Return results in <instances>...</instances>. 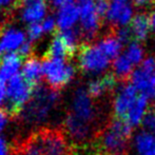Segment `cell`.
<instances>
[{
    "instance_id": "8",
    "label": "cell",
    "mask_w": 155,
    "mask_h": 155,
    "mask_svg": "<svg viewBox=\"0 0 155 155\" xmlns=\"http://www.w3.org/2000/svg\"><path fill=\"white\" fill-rule=\"evenodd\" d=\"M155 71V59L149 57L145 59L139 68L134 70L131 75V82L139 93L145 94L149 98L154 96L155 89L152 87L151 79Z\"/></svg>"
},
{
    "instance_id": "5",
    "label": "cell",
    "mask_w": 155,
    "mask_h": 155,
    "mask_svg": "<svg viewBox=\"0 0 155 155\" xmlns=\"http://www.w3.org/2000/svg\"><path fill=\"white\" fill-rule=\"evenodd\" d=\"M43 78L53 90L67 86L74 78L75 68L65 59L47 57L42 61Z\"/></svg>"
},
{
    "instance_id": "6",
    "label": "cell",
    "mask_w": 155,
    "mask_h": 155,
    "mask_svg": "<svg viewBox=\"0 0 155 155\" xmlns=\"http://www.w3.org/2000/svg\"><path fill=\"white\" fill-rule=\"evenodd\" d=\"M33 100L29 102L27 108V117L30 120H41L47 117L50 110L55 106L58 100V93L56 90H47L43 88H35Z\"/></svg>"
},
{
    "instance_id": "3",
    "label": "cell",
    "mask_w": 155,
    "mask_h": 155,
    "mask_svg": "<svg viewBox=\"0 0 155 155\" xmlns=\"http://www.w3.org/2000/svg\"><path fill=\"white\" fill-rule=\"evenodd\" d=\"M35 92V88L30 84L21 74H18L6 84V107L12 114L20 112L29 104Z\"/></svg>"
},
{
    "instance_id": "19",
    "label": "cell",
    "mask_w": 155,
    "mask_h": 155,
    "mask_svg": "<svg viewBox=\"0 0 155 155\" xmlns=\"http://www.w3.org/2000/svg\"><path fill=\"white\" fill-rule=\"evenodd\" d=\"M151 28L152 25L150 17L146 14H138L131 21L130 30L132 32V36L136 40L143 41L147 39Z\"/></svg>"
},
{
    "instance_id": "41",
    "label": "cell",
    "mask_w": 155,
    "mask_h": 155,
    "mask_svg": "<svg viewBox=\"0 0 155 155\" xmlns=\"http://www.w3.org/2000/svg\"><path fill=\"white\" fill-rule=\"evenodd\" d=\"M151 1H153V0H151Z\"/></svg>"
},
{
    "instance_id": "24",
    "label": "cell",
    "mask_w": 155,
    "mask_h": 155,
    "mask_svg": "<svg viewBox=\"0 0 155 155\" xmlns=\"http://www.w3.org/2000/svg\"><path fill=\"white\" fill-rule=\"evenodd\" d=\"M78 31L77 30H67V31H60L58 36L60 37V39L63 41V43L65 45V47L68 48L71 56L74 55V53L77 50V45H78Z\"/></svg>"
},
{
    "instance_id": "21",
    "label": "cell",
    "mask_w": 155,
    "mask_h": 155,
    "mask_svg": "<svg viewBox=\"0 0 155 155\" xmlns=\"http://www.w3.org/2000/svg\"><path fill=\"white\" fill-rule=\"evenodd\" d=\"M97 47L101 50V52L109 58V59H116L120 56L121 51V42L118 40L116 35L107 36L98 42Z\"/></svg>"
},
{
    "instance_id": "22",
    "label": "cell",
    "mask_w": 155,
    "mask_h": 155,
    "mask_svg": "<svg viewBox=\"0 0 155 155\" xmlns=\"http://www.w3.org/2000/svg\"><path fill=\"white\" fill-rule=\"evenodd\" d=\"M133 68H134V64L124 54L117 57L113 62V70L115 73L114 75L120 79H126L127 77L132 75Z\"/></svg>"
},
{
    "instance_id": "10",
    "label": "cell",
    "mask_w": 155,
    "mask_h": 155,
    "mask_svg": "<svg viewBox=\"0 0 155 155\" xmlns=\"http://www.w3.org/2000/svg\"><path fill=\"white\" fill-rule=\"evenodd\" d=\"M139 94L140 93L138 90L132 84H126L117 92L113 104V110L116 119L124 120L128 113L136 102Z\"/></svg>"
},
{
    "instance_id": "33",
    "label": "cell",
    "mask_w": 155,
    "mask_h": 155,
    "mask_svg": "<svg viewBox=\"0 0 155 155\" xmlns=\"http://www.w3.org/2000/svg\"><path fill=\"white\" fill-rule=\"evenodd\" d=\"M6 100V84L0 82V106Z\"/></svg>"
},
{
    "instance_id": "26",
    "label": "cell",
    "mask_w": 155,
    "mask_h": 155,
    "mask_svg": "<svg viewBox=\"0 0 155 155\" xmlns=\"http://www.w3.org/2000/svg\"><path fill=\"white\" fill-rule=\"evenodd\" d=\"M27 39L31 42H35L38 39H40L42 37V35L45 34L42 29L41 23H33V25H29L27 28Z\"/></svg>"
},
{
    "instance_id": "23",
    "label": "cell",
    "mask_w": 155,
    "mask_h": 155,
    "mask_svg": "<svg viewBox=\"0 0 155 155\" xmlns=\"http://www.w3.org/2000/svg\"><path fill=\"white\" fill-rule=\"evenodd\" d=\"M48 57L58 58V59H67L68 57H71L69 50L58 36V34L52 39L50 43L49 50H48Z\"/></svg>"
},
{
    "instance_id": "18",
    "label": "cell",
    "mask_w": 155,
    "mask_h": 155,
    "mask_svg": "<svg viewBox=\"0 0 155 155\" xmlns=\"http://www.w3.org/2000/svg\"><path fill=\"white\" fill-rule=\"evenodd\" d=\"M115 86H116V76L113 74H106L101 77L92 80L89 84L87 91L92 98H97L108 91L113 90Z\"/></svg>"
},
{
    "instance_id": "30",
    "label": "cell",
    "mask_w": 155,
    "mask_h": 155,
    "mask_svg": "<svg viewBox=\"0 0 155 155\" xmlns=\"http://www.w3.org/2000/svg\"><path fill=\"white\" fill-rule=\"evenodd\" d=\"M32 52H33V43L29 40L25 41V42L20 47V49L18 50V54L22 58L31 57Z\"/></svg>"
},
{
    "instance_id": "31",
    "label": "cell",
    "mask_w": 155,
    "mask_h": 155,
    "mask_svg": "<svg viewBox=\"0 0 155 155\" xmlns=\"http://www.w3.org/2000/svg\"><path fill=\"white\" fill-rule=\"evenodd\" d=\"M51 5L55 6V8H61V6L65 5V4H69V3H72L73 0H48Z\"/></svg>"
},
{
    "instance_id": "11",
    "label": "cell",
    "mask_w": 155,
    "mask_h": 155,
    "mask_svg": "<svg viewBox=\"0 0 155 155\" xmlns=\"http://www.w3.org/2000/svg\"><path fill=\"white\" fill-rule=\"evenodd\" d=\"M48 15V0H21L19 17L29 25L40 23Z\"/></svg>"
},
{
    "instance_id": "27",
    "label": "cell",
    "mask_w": 155,
    "mask_h": 155,
    "mask_svg": "<svg viewBox=\"0 0 155 155\" xmlns=\"http://www.w3.org/2000/svg\"><path fill=\"white\" fill-rule=\"evenodd\" d=\"M94 5H95V10L100 18L106 17L110 10L111 0H96L94 2Z\"/></svg>"
},
{
    "instance_id": "7",
    "label": "cell",
    "mask_w": 155,
    "mask_h": 155,
    "mask_svg": "<svg viewBox=\"0 0 155 155\" xmlns=\"http://www.w3.org/2000/svg\"><path fill=\"white\" fill-rule=\"evenodd\" d=\"M109 58L96 45H82L78 54V63L84 73L97 74L109 67Z\"/></svg>"
},
{
    "instance_id": "20",
    "label": "cell",
    "mask_w": 155,
    "mask_h": 155,
    "mask_svg": "<svg viewBox=\"0 0 155 155\" xmlns=\"http://www.w3.org/2000/svg\"><path fill=\"white\" fill-rule=\"evenodd\" d=\"M134 146L138 155H155V134L141 132L136 135Z\"/></svg>"
},
{
    "instance_id": "17",
    "label": "cell",
    "mask_w": 155,
    "mask_h": 155,
    "mask_svg": "<svg viewBox=\"0 0 155 155\" xmlns=\"http://www.w3.org/2000/svg\"><path fill=\"white\" fill-rule=\"evenodd\" d=\"M148 104H149V97L145 94H139L136 102L130 110L128 115L126 116L124 121H126L131 127H136L141 124L145 119L146 115L148 113Z\"/></svg>"
},
{
    "instance_id": "29",
    "label": "cell",
    "mask_w": 155,
    "mask_h": 155,
    "mask_svg": "<svg viewBox=\"0 0 155 155\" xmlns=\"http://www.w3.org/2000/svg\"><path fill=\"white\" fill-rule=\"evenodd\" d=\"M116 37L118 38V40L121 42V45H124V43H127L129 42V40L131 39V37H132V32H131L130 29H127V28H120V29H118V31H117L116 34Z\"/></svg>"
},
{
    "instance_id": "4",
    "label": "cell",
    "mask_w": 155,
    "mask_h": 155,
    "mask_svg": "<svg viewBox=\"0 0 155 155\" xmlns=\"http://www.w3.org/2000/svg\"><path fill=\"white\" fill-rule=\"evenodd\" d=\"M132 133V127L120 119H114L102 133L100 143L109 155H119L128 143Z\"/></svg>"
},
{
    "instance_id": "36",
    "label": "cell",
    "mask_w": 155,
    "mask_h": 155,
    "mask_svg": "<svg viewBox=\"0 0 155 155\" xmlns=\"http://www.w3.org/2000/svg\"><path fill=\"white\" fill-rule=\"evenodd\" d=\"M135 5H138V6H141V5H145V4L149 3L151 2V0H133Z\"/></svg>"
},
{
    "instance_id": "38",
    "label": "cell",
    "mask_w": 155,
    "mask_h": 155,
    "mask_svg": "<svg viewBox=\"0 0 155 155\" xmlns=\"http://www.w3.org/2000/svg\"><path fill=\"white\" fill-rule=\"evenodd\" d=\"M151 84H152V87L155 89V71L153 73V75H152V79H151Z\"/></svg>"
},
{
    "instance_id": "40",
    "label": "cell",
    "mask_w": 155,
    "mask_h": 155,
    "mask_svg": "<svg viewBox=\"0 0 155 155\" xmlns=\"http://www.w3.org/2000/svg\"><path fill=\"white\" fill-rule=\"evenodd\" d=\"M153 112H154V115H155V110H154V111H153Z\"/></svg>"
},
{
    "instance_id": "9",
    "label": "cell",
    "mask_w": 155,
    "mask_h": 155,
    "mask_svg": "<svg viewBox=\"0 0 155 155\" xmlns=\"http://www.w3.org/2000/svg\"><path fill=\"white\" fill-rule=\"evenodd\" d=\"M80 12V28L84 35L88 39H92L99 30L100 17L95 10L92 0H78Z\"/></svg>"
},
{
    "instance_id": "28",
    "label": "cell",
    "mask_w": 155,
    "mask_h": 155,
    "mask_svg": "<svg viewBox=\"0 0 155 155\" xmlns=\"http://www.w3.org/2000/svg\"><path fill=\"white\" fill-rule=\"evenodd\" d=\"M41 25H42L43 32L45 34H49V33H52L56 30L57 28V21H56V18L53 16H47L43 21L41 22Z\"/></svg>"
},
{
    "instance_id": "37",
    "label": "cell",
    "mask_w": 155,
    "mask_h": 155,
    "mask_svg": "<svg viewBox=\"0 0 155 155\" xmlns=\"http://www.w3.org/2000/svg\"><path fill=\"white\" fill-rule=\"evenodd\" d=\"M150 19H151V25H152V29L155 31V8L154 11L152 12L151 16H150Z\"/></svg>"
},
{
    "instance_id": "14",
    "label": "cell",
    "mask_w": 155,
    "mask_h": 155,
    "mask_svg": "<svg viewBox=\"0 0 155 155\" xmlns=\"http://www.w3.org/2000/svg\"><path fill=\"white\" fill-rule=\"evenodd\" d=\"M22 57L18 53H8L0 60V82L8 84L22 69Z\"/></svg>"
},
{
    "instance_id": "13",
    "label": "cell",
    "mask_w": 155,
    "mask_h": 155,
    "mask_svg": "<svg viewBox=\"0 0 155 155\" xmlns=\"http://www.w3.org/2000/svg\"><path fill=\"white\" fill-rule=\"evenodd\" d=\"M107 18L112 23L124 27L133 20V10L129 0H111Z\"/></svg>"
},
{
    "instance_id": "35",
    "label": "cell",
    "mask_w": 155,
    "mask_h": 155,
    "mask_svg": "<svg viewBox=\"0 0 155 155\" xmlns=\"http://www.w3.org/2000/svg\"><path fill=\"white\" fill-rule=\"evenodd\" d=\"M15 0H0V8H6V6L13 4Z\"/></svg>"
},
{
    "instance_id": "39",
    "label": "cell",
    "mask_w": 155,
    "mask_h": 155,
    "mask_svg": "<svg viewBox=\"0 0 155 155\" xmlns=\"http://www.w3.org/2000/svg\"><path fill=\"white\" fill-rule=\"evenodd\" d=\"M2 57H3V54H2L1 52H0V60H1V58H2Z\"/></svg>"
},
{
    "instance_id": "2",
    "label": "cell",
    "mask_w": 155,
    "mask_h": 155,
    "mask_svg": "<svg viewBox=\"0 0 155 155\" xmlns=\"http://www.w3.org/2000/svg\"><path fill=\"white\" fill-rule=\"evenodd\" d=\"M25 155H69L64 136L55 131L39 132L27 143Z\"/></svg>"
},
{
    "instance_id": "32",
    "label": "cell",
    "mask_w": 155,
    "mask_h": 155,
    "mask_svg": "<svg viewBox=\"0 0 155 155\" xmlns=\"http://www.w3.org/2000/svg\"><path fill=\"white\" fill-rule=\"evenodd\" d=\"M6 123H8V112L4 110H0V133L4 129Z\"/></svg>"
},
{
    "instance_id": "12",
    "label": "cell",
    "mask_w": 155,
    "mask_h": 155,
    "mask_svg": "<svg viewBox=\"0 0 155 155\" xmlns=\"http://www.w3.org/2000/svg\"><path fill=\"white\" fill-rule=\"evenodd\" d=\"M27 34L16 27H8L0 33V52L3 55L15 53L27 41Z\"/></svg>"
},
{
    "instance_id": "16",
    "label": "cell",
    "mask_w": 155,
    "mask_h": 155,
    "mask_svg": "<svg viewBox=\"0 0 155 155\" xmlns=\"http://www.w3.org/2000/svg\"><path fill=\"white\" fill-rule=\"evenodd\" d=\"M22 77L32 84L34 88L38 87V84L43 78L42 61L37 57H29L25 59L21 69Z\"/></svg>"
},
{
    "instance_id": "25",
    "label": "cell",
    "mask_w": 155,
    "mask_h": 155,
    "mask_svg": "<svg viewBox=\"0 0 155 155\" xmlns=\"http://www.w3.org/2000/svg\"><path fill=\"white\" fill-rule=\"evenodd\" d=\"M124 55L130 59V61L134 64V67L136 64H139L141 61H143V51L141 49V47L136 42L131 43L130 45L127 49Z\"/></svg>"
},
{
    "instance_id": "1",
    "label": "cell",
    "mask_w": 155,
    "mask_h": 155,
    "mask_svg": "<svg viewBox=\"0 0 155 155\" xmlns=\"http://www.w3.org/2000/svg\"><path fill=\"white\" fill-rule=\"evenodd\" d=\"M95 118L92 97L84 89H78L74 94L71 113L67 117V130L73 138L82 140L89 135L91 124Z\"/></svg>"
},
{
    "instance_id": "34",
    "label": "cell",
    "mask_w": 155,
    "mask_h": 155,
    "mask_svg": "<svg viewBox=\"0 0 155 155\" xmlns=\"http://www.w3.org/2000/svg\"><path fill=\"white\" fill-rule=\"evenodd\" d=\"M0 155H8V147L2 138H0Z\"/></svg>"
},
{
    "instance_id": "15",
    "label": "cell",
    "mask_w": 155,
    "mask_h": 155,
    "mask_svg": "<svg viewBox=\"0 0 155 155\" xmlns=\"http://www.w3.org/2000/svg\"><path fill=\"white\" fill-rule=\"evenodd\" d=\"M55 18L57 21V28L60 31L73 29L80 19L78 4L72 2V3L65 4V5L59 8L56 12Z\"/></svg>"
}]
</instances>
